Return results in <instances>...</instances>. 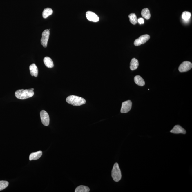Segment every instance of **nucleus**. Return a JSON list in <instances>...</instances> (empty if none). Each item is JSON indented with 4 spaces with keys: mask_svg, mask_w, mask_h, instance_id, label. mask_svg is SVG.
Segmentation results:
<instances>
[{
    "mask_svg": "<svg viewBox=\"0 0 192 192\" xmlns=\"http://www.w3.org/2000/svg\"><path fill=\"white\" fill-rule=\"evenodd\" d=\"M34 91L30 89L18 90L15 92V95L17 98L19 99L24 100L30 98L34 95Z\"/></svg>",
    "mask_w": 192,
    "mask_h": 192,
    "instance_id": "nucleus-1",
    "label": "nucleus"
},
{
    "mask_svg": "<svg viewBox=\"0 0 192 192\" xmlns=\"http://www.w3.org/2000/svg\"><path fill=\"white\" fill-rule=\"evenodd\" d=\"M67 103L75 106H79L86 103V100L82 97L75 95L69 96L66 99Z\"/></svg>",
    "mask_w": 192,
    "mask_h": 192,
    "instance_id": "nucleus-2",
    "label": "nucleus"
},
{
    "mask_svg": "<svg viewBox=\"0 0 192 192\" xmlns=\"http://www.w3.org/2000/svg\"><path fill=\"white\" fill-rule=\"evenodd\" d=\"M111 175L115 182H117L122 179V175L118 164L116 163L114 164L112 171Z\"/></svg>",
    "mask_w": 192,
    "mask_h": 192,
    "instance_id": "nucleus-3",
    "label": "nucleus"
},
{
    "mask_svg": "<svg viewBox=\"0 0 192 192\" xmlns=\"http://www.w3.org/2000/svg\"><path fill=\"white\" fill-rule=\"evenodd\" d=\"M150 37L149 35L146 34L141 35L139 38L135 41L134 44L136 46H139L142 44H144L150 39Z\"/></svg>",
    "mask_w": 192,
    "mask_h": 192,
    "instance_id": "nucleus-4",
    "label": "nucleus"
},
{
    "mask_svg": "<svg viewBox=\"0 0 192 192\" xmlns=\"http://www.w3.org/2000/svg\"><path fill=\"white\" fill-rule=\"evenodd\" d=\"M49 30H45L42 32V37L41 40V43L44 48H46L50 36Z\"/></svg>",
    "mask_w": 192,
    "mask_h": 192,
    "instance_id": "nucleus-5",
    "label": "nucleus"
},
{
    "mask_svg": "<svg viewBox=\"0 0 192 192\" xmlns=\"http://www.w3.org/2000/svg\"><path fill=\"white\" fill-rule=\"evenodd\" d=\"M192 67V64L189 61H184L179 66V71L180 72H184L188 71L191 70Z\"/></svg>",
    "mask_w": 192,
    "mask_h": 192,
    "instance_id": "nucleus-6",
    "label": "nucleus"
},
{
    "mask_svg": "<svg viewBox=\"0 0 192 192\" xmlns=\"http://www.w3.org/2000/svg\"><path fill=\"white\" fill-rule=\"evenodd\" d=\"M40 117L42 124L45 126H48L49 125V116L46 111H42L40 112Z\"/></svg>",
    "mask_w": 192,
    "mask_h": 192,
    "instance_id": "nucleus-7",
    "label": "nucleus"
},
{
    "mask_svg": "<svg viewBox=\"0 0 192 192\" xmlns=\"http://www.w3.org/2000/svg\"><path fill=\"white\" fill-rule=\"evenodd\" d=\"M132 105V103L130 100L123 102L121 109V113H126L128 112L131 109Z\"/></svg>",
    "mask_w": 192,
    "mask_h": 192,
    "instance_id": "nucleus-8",
    "label": "nucleus"
},
{
    "mask_svg": "<svg viewBox=\"0 0 192 192\" xmlns=\"http://www.w3.org/2000/svg\"><path fill=\"white\" fill-rule=\"evenodd\" d=\"M86 18L89 21L93 22H97L99 20V18L96 14L91 11H88L86 12Z\"/></svg>",
    "mask_w": 192,
    "mask_h": 192,
    "instance_id": "nucleus-9",
    "label": "nucleus"
},
{
    "mask_svg": "<svg viewBox=\"0 0 192 192\" xmlns=\"http://www.w3.org/2000/svg\"><path fill=\"white\" fill-rule=\"evenodd\" d=\"M170 132L174 134L182 133L183 134H185L186 133L184 129L179 125L175 126L173 129L170 131Z\"/></svg>",
    "mask_w": 192,
    "mask_h": 192,
    "instance_id": "nucleus-10",
    "label": "nucleus"
},
{
    "mask_svg": "<svg viewBox=\"0 0 192 192\" xmlns=\"http://www.w3.org/2000/svg\"><path fill=\"white\" fill-rule=\"evenodd\" d=\"M30 73L32 76H34L37 77L38 74V70L37 66L34 64H31L29 67Z\"/></svg>",
    "mask_w": 192,
    "mask_h": 192,
    "instance_id": "nucleus-11",
    "label": "nucleus"
},
{
    "mask_svg": "<svg viewBox=\"0 0 192 192\" xmlns=\"http://www.w3.org/2000/svg\"><path fill=\"white\" fill-rule=\"evenodd\" d=\"M42 155V151H38L33 152L30 154L29 156L30 160H37L40 158Z\"/></svg>",
    "mask_w": 192,
    "mask_h": 192,
    "instance_id": "nucleus-12",
    "label": "nucleus"
},
{
    "mask_svg": "<svg viewBox=\"0 0 192 192\" xmlns=\"http://www.w3.org/2000/svg\"><path fill=\"white\" fill-rule=\"evenodd\" d=\"M139 66V63L137 59L133 58L130 63V69L131 70H134L138 68Z\"/></svg>",
    "mask_w": 192,
    "mask_h": 192,
    "instance_id": "nucleus-13",
    "label": "nucleus"
},
{
    "mask_svg": "<svg viewBox=\"0 0 192 192\" xmlns=\"http://www.w3.org/2000/svg\"><path fill=\"white\" fill-rule=\"evenodd\" d=\"M44 62L45 66L48 68H52L54 67L53 61L48 57H46L44 58Z\"/></svg>",
    "mask_w": 192,
    "mask_h": 192,
    "instance_id": "nucleus-14",
    "label": "nucleus"
},
{
    "mask_svg": "<svg viewBox=\"0 0 192 192\" xmlns=\"http://www.w3.org/2000/svg\"><path fill=\"white\" fill-rule=\"evenodd\" d=\"M134 81L136 84L140 86H144L145 84L144 79L140 75H136L135 77Z\"/></svg>",
    "mask_w": 192,
    "mask_h": 192,
    "instance_id": "nucleus-15",
    "label": "nucleus"
},
{
    "mask_svg": "<svg viewBox=\"0 0 192 192\" xmlns=\"http://www.w3.org/2000/svg\"><path fill=\"white\" fill-rule=\"evenodd\" d=\"M141 14V15L146 19L148 20L150 19L151 17L150 12L149 9L147 8L143 9L142 10Z\"/></svg>",
    "mask_w": 192,
    "mask_h": 192,
    "instance_id": "nucleus-16",
    "label": "nucleus"
},
{
    "mask_svg": "<svg viewBox=\"0 0 192 192\" xmlns=\"http://www.w3.org/2000/svg\"><path fill=\"white\" fill-rule=\"evenodd\" d=\"M53 11L52 9L50 8H46L44 9L43 12H42V16L44 18H46L48 16L51 15L53 14Z\"/></svg>",
    "mask_w": 192,
    "mask_h": 192,
    "instance_id": "nucleus-17",
    "label": "nucleus"
},
{
    "mask_svg": "<svg viewBox=\"0 0 192 192\" xmlns=\"http://www.w3.org/2000/svg\"><path fill=\"white\" fill-rule=\"evenodd\" d=\"M90 189L84 185H80L77 187L75 190V192H89Z\"/></svg>",
    "mask_w": 192,
    "mask_h": 192,
    "instance_id": "nucleus-18",
    "label": "nucleus"
},
{
    "mask_svg": "<svg viewBox=\"0 0 192 192\" xmlns=\"http://www.w3.org/2000/svg\"><path fill=\"white\" fill-rule=\"evenodd\" d=\"M129 18L130 19V23L133 25H136L137 23L138 19L136 14L135 13L130 14L128 15Z\"/></svg>",
    "mask_w": 192,
    "mask_h": 192,
    "instance_id": "nucleus-19",
    "label": "nucleus"
},
{
    "mask_svg": "<svg viewBox=\"0 0 192 192\" xmlns=\"http://www.w3.org/2000/svg\"><path fill=\"white\" fill-rule=\"evenodd\" d=\"M191 14L190 12L185 11L182 12V18L185 21H188L191 18Z\"/></svg>",
    "mask_w": 192,
    "mask_h": 192,
    "instance_id": "nucleus-20",
    "label": "nucleus"
},
{
    "mask_svg": "<svg viewBox=\"0 0 192 192\" xmlns=\"http://www.w3.org/2000/svg\"><path fill=\"white\" fill-rule=\"evenodd\" d=\"M9 185V182L6 181H0V191L7 188Z\"/></svg>",
    "mask_w": 192,
    "mask_h": 192,
    "instance_id": "nucleus-21",
    "label": "nucleus"
},
{
    "mask_svg": "<svg viewBox=\"0 0 192 192\" xmlns=\"http://www.w3.org/2000/svg\"><path fill=\"white\" fill-rule=\"evenodd\" d=\"M140 24H144V19L142 18H140L138 19L137 21Z\"/></svg>",
    "mask_w": 192,
    "mask_h": 192,
    "instance_id": "nucleus-22",
    "label": "nucleus"
},
{
    "mask_svg": "<svg viewBox=\"0 0 192 192\" xmlns=\"http://www.w3.org/2000/svg\"><path fill=\"white\" fill-rule=\"evenodd\" d=\"M30 89L32 90L33 91L34 90V89L33 88H31Z\"/></svg>",
    "mask_w": 192,
    "mask_h": 192,
    "instance_id": "nucleus-23",
    "label": "nucleus"
}]
</instances>
